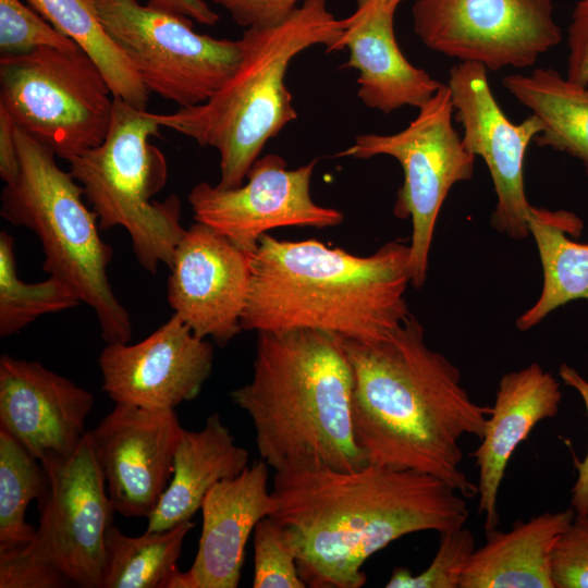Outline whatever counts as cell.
Returning a JSON list of instances; mask_svg holds the SVG:
<instances>
[{
	"instance_id": "4fadbf2b",
	"label": "cell",
	"mask_w": 588,
	"mask_h": 588,
	"mask_svg": "<svg viewBox=\"0 0 588 588\" xmlns=\"http://www.w3.org/2000/svg\"><path fill=\"white\" fill-rule=\"evenodd\" d=\"M317 159L291 170L277 154L257 158L246 174L247 182L221 188L207 182L188 194L194 219L226 236L249 255L262 234L275 228L339 225L344 213L316 204L310 194Z\"/></svg>"
},
{
	"instance_id": "4dcf8cb0",
	"label": "cell",
	"mask_w": 588,
	"mask_h": 588,
	"mask_svg": "<svg viewBox=\"0 0 588 588\" xmlns=\"http://www.w3.org/2000/svg\"><path fill=\"white\" fill-rule=\"evenodd\" d=\"M254 588H305L296 556L283 528L270 516L254 529Z\"/></svg>"
},
{
	"instance_id": "2e32d148",
	"label": "cell",
	"mask_w": 588,
	"mask_h": 588,
	"mask_svg": "<svg viewBox=\"0 0 588 588\" xmlns=\"http://www.w3.org/2000/svg\"><path fill=\"white\" fill-rule=\"evenodd\" d=\"M183 431L174 409L115 404L87 432L115 512L149 517L173 473Z\"/></svg>"
},
{
	"instance_id": "44dd1931",
	"label": "cell",
	"mask_w": 588,
	"mask_h": 588,
	"mask_svg": "<svg viewBox=\"0 0 588 588\" xmlns=\"http://www.w3.org/2000/svg\"><path fill=\"white\" fill-rule=\"evenodd\" d=\"M355 2V11L342 20V46L350 51L343 68L358 71V98L383 113L405 106L421 108L443 84L402 53L394 35L395 11L384 0Z\"/></svg>"
},
{
	"instance_id": "277c9868",
	"label": "cell",
	"mask_w": 588,
	"mask_h": 588,
	"mask_svg": "<svg viewBox=\"0 0 588 588\" xmlns=\"http://www.w3.org/2000/svg\"><path fill=\"white\" fill-rule=\"evenodd\" d=\"M353 369L344 340L318 330L258 332L250 382L230 392L275 473L367 464L352 424Z\"/></svg>"
},
{
	"instance_id": "74e56055",
	"label": "cell",
	"mask_w": 588,
	"mask_h": 588,
	"mask_svg": "<svg viewBox=\"0 0 588 588\" xmlns=\"http://www.w3.org/2000/svg\"><path fill=\"white\" fill-rule=\"evenodd\" d=\"M19 173V157L15 143V123L0 107V176L8 184Z\"/></svg>"
},
{
	"instance_id": "603a6c76",
	"label": "cell",
	"mask_w": 588,
	"mask_h": 588,
	"mask_svg": "<svg viewBox=\"0 0 588 588\" xmlns=\"http://www.w3.org/2000/svg\"><path fill=\"white\" fill-rule=\"evenodd\" d=\"M247 466L248 452L235 443L219 414L210 415L199 431L184 429L174 454L170 485L149 515L145 532L189 520L216 483L237 476Z\"/></svg>"
},
{
	"instance_id": "8992f818",
	"label": "cell",
	"mask_w": 588,
	"mask_h": 588,
	"mask_svg": "<svg viewBox=\"0 0 588 588\" xmlns=\"http://www.w3.org/2000/svg\"><path fill=\"white\" fill-rule=\"evenodd\" d=\"M19 173L5 184L0 215L32 230L42 246V268L61 279L95 311L106 344L127 343L132 323L115 297L107 268L112 248L99 235L96 213L71 172L56 162L52 150L15 125Z\"/></svg>"
},
{
	"instance_id": "83f0119b",
	"label": "cell",
	"mask_w": 588,
	"mask_h": 588,
	"mask_svg": "<svg viewBox=\"0 0 588 588\" xmlns=\"http://www.w3.org/2000/svg\"><path fill=\"white\" fill-rule=\"evenodd\" d=\"M37 461L0 428V550L25 547L34 538L36 529L25 520V513L47 485Z\"/></svg>"
},
{
	"instance_id": "d6986e66",
	"label": "cell",
	"mask_w": 588,
	"mask_h": 588,
	"mask_svg": "<svg viewBox=\"0 0 588 588\" xmlns=\"http://www.w3.org/2000/svg\"><path fill=\"white\" fill-rule=\"evenodd\" d=\"M268 476V465L260 460L207 492L195 560L186 572L177 571L167 588L238 586L246 542L257 523L275 507Z\"/></svg>"
},
{
	"instance_id": "f546056e",
	"label": "cell",
	"mask_w": 588,
	"mask_h": 588,
	"mask_svg": "<svg viewBox=\"0 0 588 588\" xmlns=\"http://www.w3.org/2000/svg\"><path fill=\"white\" fill-rule=\"evenodd\" d=\"M476 549L473 532L464 526L440 534L438 550L421 573L395 567L387 588H460L463 572Z\"/></svg>"
},
{
	"instance_id": "9a60e30c",
	"label": "cell",
	"mask_w": 588,
	"mask_h": 588,
	"mask_svg": "<svg viewBox=\"0 0 588 588\" xmlns=\"http://www.w3.org/2000/svg\"><path fill=\"white\" fill-rule=\"evenodd\" d=\"M171 308L201 339L225 346L242 331L252 255L212 228L195 222L177 244L169 266Z\"/></svg>"
},
{
	"instance_id": "30bf717a",
	"label": "cell",
	"mask_w": 588,
	"mask_h": 588,
	"mask_svg": "<svg viewBox=\"0 0 588 588\" xmlns=\"http://www.w3.org/2000/svg\"><path fill=\"white\" fill-rule=\"evenodd\" d=\"M105 29L145 87L187 108L206 102L234 73L241 39L198 34L192 20L138 0H93Z\"/></svg>"
},
{
	"instance_id": "ac0fdd59",
	"label": "cell",
	"mask_w": 588,
	"mask_h": 588,
	"mask_svg": "<svg viewBox=\"0 0 588 588\" xmlns=\"http://www.w3.org/2000/svg\"><path fill=\"white\" fill-rule=\"evenodd\" d=\"M93 406V393L40 363L1 356L0 428L39 462L77 449Z\"/></svg>"
},
{
	"instance_id": "d590c367",
	"label": "cell",
	"mask_w": 588,
	"mask_h": 588,
	"mask_svg": "<svg viewBox=\"0 0 588 588\" xmlns=\"http://www.w3.org/2000/svg\"><path fill=\"white\" fill-rule=\"evenodd\" d=\"M567 45L566 78L588 86V0H579L573 10Z\"/></svg>"
},
{
	"instance_id": "cb8c5ba5",
	"label": "cell",
	"mask_w": 588,
	"mask_h": 588,
	"mask_svg": "<svg viewBox=\"0 0 588 588\" xmlns=\"http://www.w3.org/2000/svg\"><path fill=\"white\" fill-rule=\"evenodd\" d=\"M528 232L534 237L543 272L542 290L535 304L517 319L527 331L559 307L576 299H588V243L579 237L584 222L574 212L530 206Z\"/></svg>"
},
{
	"instance_id": "f35d334b",
	"label": "cell",
	"mask_w": 588,
	"mask_h": 588,
	"mask_svg": "<svg viewBox=\"0 0 588 588\" xmlns=\"http://www.w3.org/2000/svg\"><path fill=\"white\" fill-rule=\"evenodd\" d=\"M146 3L158 9L184 15L199 24L208 26H212L219 21V15L205 0H146Z\"/></svg>"
},
{
	"instance_id": "ffe728a7",
	"label": "cell",
	"mask_w": 588,
	"mask_h": 588,
	"mask_svg": "<svg viewBox=\"0 0 588 588\" xmlns=\"http://www.w3.org/2000/svg\"><path fill=\"white\" fill-rule=\"evenodd\" d=\"M561 401L559 381L536 363L501 377L485 433L471 453L485 531L500 523L498 495L511 456L537 424L559 413Z\"/></svg>"
},
{
	"instance_id": "5bb4252c",
	"label": "cell",
	"mask_w": 588,
	"mask_h": 588,
	"mask_svg": "<svg viewBox=\"0 0 588 588\" xmlns=\"http://www.w3.org/2000/svg\"><path fill=\"white\" fill-rule=\"evenodd\" d=\"M448 87L454 118L463 127L465 148L486 162L497 196L491 225L501 234L522 240L529 235L530 204L524 185V160L530 142L541 132L539 119L530 114L522 123L511 122L492 95L487 68L460 62L450 70Z\"/></svg>"
},
{
	"instance_id": "ab89813d",
	"label": "cell",
	"mask_w": 588,
	"mask_h": 588,
	"mask_svg": "<svg viewBox=\"0 0 588 588\" xmlns=\"http://www.w3.org/2000/svg\"><path fill=\"white\" fill-rule=\"evenodd\" d=\"M404 0H384L385 5L392 10L396 11L397 7L403 2Z\"/></svg>"
},
{
	"instance_id": "ba28073f",
	"label": "cell",
	"mask_w": 588,
	"mask_h": 588,
	"mask_svg": "<svg viewBox=\"0 0 588 588\" xmlns=\"http://www.w3.org/2000/svg\"><path fill=\"white\" fill-rule=\"evenodd\" d=\"M113 100L103 74L82 49L40 47L0 58V107L66 161L105 140Z\"/></svg>"
},
{
	"instance_id": "484cf974",
	"label": "cell",
	"mask_w": 588,
	"mask_h": 588,
	"mask_svg": "<svg viewBox=\"0 0 588 588\" xmlns=\"http://www.w3.org/2000/svg\"><path fill=\"white\" fill-rule=\"evenodd\" d=\"M99 68L114 98L146 110L149 91L134 65L99 20L93 0H26Z\"/></svg>"
},
{
	"instance_id": "e575fe53",
	"label": "cell",
	"mask_w": 588,
	"mask_h": 588,
	"mask_svg": "<svg viewBox=\"0 0 588 588\" xmlns=\"http://www.w3.org/2000/svg\"><path fill=\"white\" fill-rule=\"evenodd\" d=\"M245 28L270 26L285 20L304 0H210Z\"/></svg>"
},
{
	"instance_id": "4316f807",
	"label": "cell",
	"mask_w": 588,
	"mask_h": 588,
	"mask_svg": "<svg viewBox=\"0 0 588 588\" xmlns=\"http://www.w3.org/2000/svg\"><path fill=\"white\" fill-rule=\"evenodd\" d=\"M193 527L186 520L166 530L130 537L111 525L106 534L100 588H167L179 571L176 562Z\"/></svg>"
},
{
	"instance_id": "7402d4cb",
	"label": "cell",
	"mask_w": 588,
	"mask_h": 588,
	"mask_svg": "<svg viewBox=\"0 0 588 588\" xmlns=\"http://www.w3.org/2000/svg\"><path fill=\"white\" fill-rule=\"evenodd\" d=\"M575 517L572 507L516 522L509 530H486V542L471 554L460 588H554L553 547Z\"/></svg>"
},
{
	"instance_id": "d6a6232c",
	"label": "cell",
	"mask_w": 588,
	"mask_h": 588,
	"mask_svg": "<svg viewBox=\"0 0 588 588\" xmlns=\"http://www.w3.org/2000/svg\"><path fill=\"white\" fill-rule=\"evenodd\" d=\"M554 588H588V514H575L551 554Z\"/></svg>"
},
{
	"instance_id": "3957f363",
	"label": "cell",
	"mask_w": 588,
	"mask_h": 588,
	"mask_svg": "<svg viewBox=\"0 0 588 588\" xmlns=\"http://www.w3.org/2000/svg\"><path fill=\"white\" fill-rule=\"evenodd\" d=\"M409 244L390 241L357 256L317 240L262 234L252 255L242 330H318L343 340L387 338L409 315Z\"/></svg>"
},
{
	"instance_id": "836d02e7",
	"label": "cell",
	"mask_w": 588,
	"mask_h": 588,
	"mask_svg": "<svg viewBox=\"0 0 588 588\" xmlns=\"http://www.w3.org/2000/svg\"><path fill=\"white\" fill-rule=\"evenodd\" d=\"M70 585L64 575L28 555L23 547L0 550V588H61Z\"/></svg>"
},
{
	"instance_id": "7a4b0ae2",
	"label": "cell",
	"mask_w": 588,
	"mask_h": 588,
	"mask_svg": "<svg viewBox=\"0 0 588 588\" xmlns=\"http://www.w3.org/2000/svg\"><path fill=\"white\" fill-rule=\"evenodd\" d=\"M344 348L354 375L353 431L367 463L428 474L475 498L461 439H481L492 407L470 397L457 366L427 345L420 321L411 314L387 338L344 340Z\"/></svg>"
},
{
	"instance_id": "1f68e13d",
	"label": "cell",
	"mask_w": 588,
	"mask_h": 588,
	"mask_svg": "<svg viewBox=\"0 0 588 588\" xmlns=\"http://www.w3.org/2000/svg\"><path fill=\"white\" fill-rule=\"evenodd\" d=\"M40 47L81 49L33 8L20 0H0L1 56L26 53Z\"/></svg>"
},
{
	"instance_id": "6da1fadb",
	"label": "cell",
	"mask_w": 588,
	"mask_h": 588,
	"mask_svg": "<svg viewBox=\"0 0 588 588\" xmlns=\"http://www.w3.org/2000/svg\"><path fill=\"white\" fill-rule=\"evenodd\" d=\"M272 517L285 531L311 588H360L362 567L401 537L465 525L467 499L443 480L367 463L275 473Z\"/></svg>"
},
{
	"instance_id": "8fae6325",
	"label": "cell",
	"mask_w": 588,
	"mask_h": 588,
	"mask_svg": "<svg viewBox=\"0 0 588 588\" xmlns=\"http://www.w3.org/2000/svg\"><path fill=\"white\" fill-rule=\"evenodd\" d=\"M40 463L47 485L39 527L23 550L71 585L100 588L106 534L115 511L87 432L71 455L47 456Z\"/></svg>"
},
{
	"instance_id": "8d00e7d4",
	"label": "cell",
	"mask_w": 588,
	"mask_h": 588,
	"mask_svg": "<svg viewBox=\"0 0 588 588\" xmlns=\"http://www.w3.org/2000/svg\"><path fill=\"white\" fill-rule=\"evenodd\" d=\"M559 375L565 384L575 389L584 402L588 416V381L572 366L562 364ZM578 476L572 488L571 507L575 514H588V450L585 458L576 464Z\"/></svg>"
},
{
	"instance_id": "f1b7e54d",
	"label": "cell",
	"mask_w": 588,
	"mask_h": 588,
	"mask_svg": "<svg viewBox=\"0 0 588 588\" xmlns=\"http://www.w3.org/2000/svg\"><path fill=\"white\" fill-rule=\"evenodd\" d=\"M79 298L59 278L26 283L16 273L14 238L0 233V335L20 332L38 317L77 306Z\"/></svg>"
},
{
	"instance_id": "5b68a950",
	"label": "cell",
	"mask_w": 588,
	"mask_h": 588,
	"mask_svg": "<svg viewBox=\"0 0 588 588\" xmlns=\"http://www.w3.org/2000/svg\"><path fill=\"white\" fill-rule=\"evenodd\" d=\"M343 36L342 20L326 0H304L282 22L244 30L236 70L206 102L151 117L160 126L217 149V185L238 187L267 142L297 119L285 84L291 61L316 45L328 52L342 50Z\"/></svg>"
},
{
	"instance_id": "e0dca14e",
	"label": "cell",
	"mask_w": 588,
	"mask_h": 588,
	"mask_svg": "<svg viewBox=\"0 0 588 588\" xmlns=\"http://www.w3.org/2000/svg\"><path fill=\"white\" fill-rule=\"evenodd\" d=\"M102 390L115 404L174 409L196 399L211 375L213 347L176 315L135 344H107Z\"/></svg>"
},
{
	"instance_id": "7c38bea8",
	"label": "cell",
	"mask_w": 588,
	"mask_h": 588,
	"mask_svg": "<svg viewBox=\"0 0 588 588\" xmlns=\"http://www.w3.org/2000/svg\"><path fill=\"white\" fill-rule=\"evenodd\" d=\"M412 13L427 48L492 71L530 66L562 39L551 0H417Z\"/></svg>"
},
{
	"instance_id": "9c48e42d",
	"label": "cell",
	"mask_w": 588,
	"mask_h": 588,
	"mask_svg": "<svg viewBox=\"0 0 588 588\" xmlns=\"http://www.w3.org/2000/svg\"><path fill=\"white\" fill-rule=\"evenodd\" d=\"M454 107L448 85H442L403 131L360 134L335 157L369 159L379 155L393 157L403 169V184L397 191L393 213L411 219L408 269L411 284L420 289L427 279L429 253L440 209L458 182L470 180L476 156L463 145L453 126Z\"/></svg>"
},
{
	"instance_id": "52a82bcc",
	"label": "cell",
	"mask_w": 588,
	"mask_h": 588,
	"mask_svg": "<svg viewBox=\"0 0 588 588\" xmlns=\"http://www.w3.org/2000/svg\"><path fill=\"white\" fill-rule=\"evenodd\" d=\"M160 127L151 112L114 98L105 140L69 161L99 228L123 226L137 261L150 273L160 264L171 265L186 232L177 196L151 200L168 179L164 155L150 143L151 137H160Z\"/></svg>"
},
{
	"instance_id": "d4e9b609",
	"label": "cell",
	"mask_w": 588,
	"mask_h": 588,
	"mask_svg": "<svg viewBox=\"0 0 588 588\" xmlns=\"http://www.w3.org/2000/svg\"><path fill=\"white\" fill-rule=\"evenodd\" d=\"M502 83L539 119L541 132L534 142L578 159L588 176V86L546 68L505 76Z\"/></svg>"
}]
</instances>
